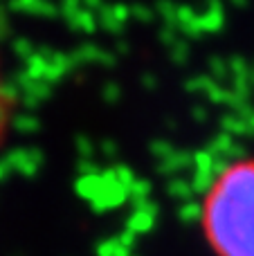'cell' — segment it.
Returning a JSON list of instances; mask_svg holds the SVG:
<instances>
[{
  "label": "cell",
  "instance_id": "obj_1",
  "mask_svg": "<svg viewBox=\"0 0 254 256\" xmlns=\"http://www.w3.org/2000/svg\"><path fill=\"white\" fill-rule=\"evenodd\" d=\"M200 220L216 256H254V158L230 164L216 178Z\"/></svg>",
  "mask_w": 254,
  "mask_h": 256
}]
</instances>
